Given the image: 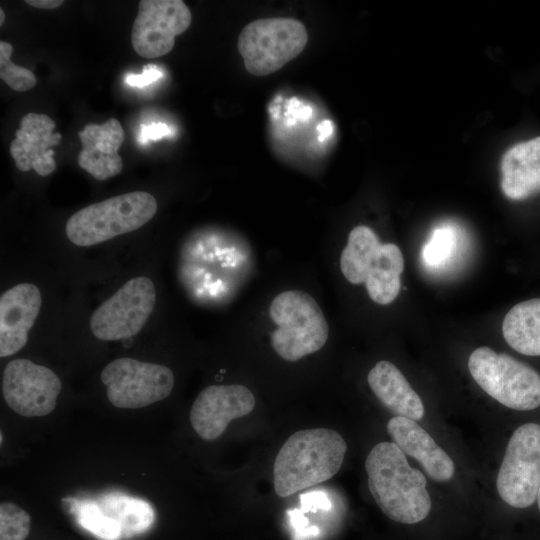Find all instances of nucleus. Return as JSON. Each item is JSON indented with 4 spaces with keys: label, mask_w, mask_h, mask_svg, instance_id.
Returning a JSON list of instances; mask_svg holds the SVG:
<instances>
[{
    "label": "nucleus",
    "mask_w": 540,
    "mask_h": 540,
    "mask_svg": "<svg viewBox=\"0 0 540 540\" xmlns=\"http://www.w3.org/2000/svg\"><path fill=\"white\" fill-rule=\"evenodd\" d=\"M365 469L369 490L388 518L415 524L428 516L432 504L426 478L409 465L396 444H376L367 455Z\"/></svg>",
    "instance_id": "1"
},
{
    "label": "nucleus",
    "mask_w": 540,
    "mask_h": 540,
    "mask_svg": "<svg viewBox=\"0 0 540 540\" xmlns=\"http://www.w3.org/2000/svg\"><path fill=\"white\" fill-rule=\"evenodd\" d=\"M346 450L345 440L332 429L295 432L275 458V493L279 497H288L332 478L341 468Z\"/></svg>",
    "instance_id": "2"
},
{
    "label": "nucleus",
    "mask_w": 540,
    "mask_h": 540,
    "mask_svg": "<svg viewBox=\"0 0 540 540\" xmlns=\"http://www.w3.org/2000/svg\"><path fill=\"white\" fill-rule=\"evenodd\" d=\"M340 269L351 284L365 283L372 301L387 305L399 294L404 258L397 245L381 243L371 228L360 225L349 233Z\"/></svg>",
    "instance_id": "3"
},
{
    "label": "nucleus",
    "mask_w": 540,
    "mask_h": 540,
    "mask_svg": "<svg viewBox=\"0 0 540 540\" xmlns=\"http://www.w3.org/2000/svg\"><path fill=\"white\" fill-rule=\"evenodd\" d=\"M269 316L276 329L271 334L274 351L295 362L319 351L329 336V326L317 301L301 290L284 291L272 300Z\"/></svg>",
    "instance_id": "4"
},
{
    "label": "nucleus",
    "mask_w": 540,
    "mask_h": 540,
    "mask_svg": "<svg viewBox=\"0 0 540 540\" xmlns=\"http://www.w3.org/2000/svg\"><path fill=\"white\" fill-rule=\"evenodd\" d=\"M156 211L157 202L152 194L134 191L75 212L68 219L65 231L73 244L92 246L139 229L153 218Z\"/></svg>",
    "instance_id": "5"
},
{
    "label": "nucleus",
    "mask_w": 540,
    "mask_h": 540,
    "mask_svg": "<svg viewBox=\"0 0 540 540\" xmlns=\"http://www.w3.org/2000/svg\"><path fill=\"white\" fill-rule=\"evenodd\" d=\"M468 368L476 383L502 405L522 411L540 406V374L510 355L479 347L471 353Z\"/></svg>",
    "instance_id": "6"
},
{
    "label": "nucleus",
    "mask_w": 540,
    "mask_h": 540,
    "mask_svg": "<svg viewBox=\"0 0 540 540\" xmlns=\"http://www.w3.org/2000/svg\"><path fill=\"white\" fill-rule=\"evenodd\" d=\"M307 42V30L299 20L265 18L242 29L237 47L245 69L255 76H266L297 57Z\"/></svg>",
    "instance_id": "7"
},
{
    "label": "nucleus",
    "mask_w": 540,
    "mask_h": 540,
    "mask_svg": "<svg viewBox=\"0 0 540 540\" xmlns=\"http://www.w3.org/2000/svg\"><path fill=\"white\" fill-rule=\"evenodd\" d=\"M109 402L118 408L138 409L168 397L174 387L173 372L164 365L118 358L101 372Z\"/></svg>",
    "instance_id": "8"
},
{
    "label": "nucleus",
    "mask_w": 540,
    "mask_h": 540,
    "mask_svg": "<svg viewBox=\"0 0 540 540\" xmlns=\"http://www.w3.org/2000/svg\"><path fill=\"white\" fill-rule=\"evenodd\" d=\"M540 483V425L518 427L506 447L496 487L502 500L514 508H527L537 499Z\"/></svg>",
    "instance_id": "9"
},
{
    "label": "nucleus",
    "mask_w": 540,
    "mask_h": 540,
    "mask_svg": "<svg viewBox=\"0 0 540 540\" xmlns=\"http://www.w3.org/2000/svg\"><path fill=\"white\" fill-rule=\"evenodd\" d=\"M155 302L153 282L144 276L132 278L93 312L90 329L103 341L130 338L144 327Z\"/></svg>",
    "instance_id": "10"
},
{
    "label": "nucleus",
    "mask_w": 540,
    "mask_h": 540,
    "mask_svg": "<svg viewBox=\"0 0 540 540\" xmlns=\"http://www.w3.org/2000/svg\"><path fill=\"white\" fill-rule=\"evenodd\" d=\"M59 377L48 367L28 359L11 360L2 377V394L6 404L24 417L51 413L61 391Z\"/></svg>",
    "instance_id": "11"
},
{
    "label": "nucleus",
    "mask_w": 540,
    "mask_h": 540,
    "mask_svg": "<svg viewBox=\"0 0 540 540\" xmlns=\"http://www.w3.org/2000/svg\"><path fill=\"white\" fill-rule=\"evenodd\" d=\"M192 15L181 0H142L131 31L134 51L144 58H158L174 47L175 37L185 32Z\"/></svg>",
    "instance_id": "12"
},
{
    "label": "nucleus",
    "mask_w": 540,
    "mask_h": 540,
    "mask_svg": "<svg viewBox=\"0 0 540 540\" xmlns=\"http://www.w3.org/2000/svg\"><path fill=\"white\" fill-rule=\"evenodd\" d=\"M254 406L253 393L243 385H211L196 397L190 423L199 437L212 441L223 434L231 420L249 414Z\"/></svg>",
    "instance_id": "13"
},
{
    "label": "nucleus",
    "mask_w": 540,
    "mask_h": 540,
    "mask_svg": "<svg viewBox=\"0 0 540 540\" xmlns=\"http://www.w3.org/2000/svg\"><path fill=\"white\" fill-rule=\"evenodd\" d=\"M56 124L45 114L28 113L20 121L10 154L16 167L23 172L35 170L40 176H48L56 169L54 150L61 141V134L53 132Z\"/></svg>",
    "instance_id": "14"
},
{
    "label": "nucleus",
    "mask_w": 540,
    "mask_h": 540,
    "mask_svg": "<svg viewBox=\"0 0 540 540\" xmlns=\"http://www.w3.org/2000/svg\"><path fill=\"white\" fill-rule=\"evenodd\" d=\"M41 303V293L31 283L15 285L1 295L0 357L13 355L26 345Z\"/></svg>",
    "instance_id": "15"
},
{
    "label": "nucleus",
    "mask_w": 540,
    "mask_h": 540,
    "mask_svg": "<svg viewBox=\"0 0 540 540\" xmlns=\"http://www.w3.org/2000/svg\"><path fill=\"white\" fill-rule=\"evenodd\" d=\"M82 149L78 154L79 166L96 180H106L118 175L123 162L118 153L124 141V130L116 118L103 124H87L78 132Z\"/></svg>",
    "instance_id": "16"
},
{
    "label": "nucleus",
    "mask_w": 540,
    "mask_h": 540,
    "mask_svg": "<svg viewBox=\"0 0 540 540\" xmlns=\"http://www.w3.org/2000/svg\"><path fill=\"white\" fill-rule=\"evenodd\" d=\"M387 431L393 443L414 458L430 478L446 482L453 477L452 459L416 421L394 416L387 423Z\"/></svg>",
    "instance_id": "17"
},
{
    "label": "nucleus",
    "mask_w": 540,
    "mask_h": 540,
    "mask_svg": "<svg viewBox=\"0 0 540 540\" xmlns=\"http://www.w3.org/2000/svg\"><path fill=\"white\" fill-rule=\"evenodd\" d=\"M501 189L512 200L540 191V137L509 148L501 161Z\"/></svg>",
    "instance_id": "18"
},
{
    "label": "nucleus",
    "mask_w": 540,
    "mask_h": 540,
    "mask_svg": "<svg viewBox=\"0 0 540 540\" xmlns=\"http://www.w3.org/2000/svg\"><path fill=\"white\" fill-rule=\"evenodd\" d=\"M367 382L379 401L396 416L414 421L423 418L425 410L421 398L393 363L377 362L369 371Z\"/></svg>",
    "instance_id": "19"
},
{
    "label": "nucleus",
    "mask_w": 540,
    "mask_h": 540,
    "mask_svg": "<svg viewBox=\"0 0 540 540\" xmlns=\"http://www.w3.org/2000/svg\"><path fill=\"white\" fill-rule=\"evenodd\" d=\"M505 341L517 352L540 356V298L513 306L502 323Z\"/></svg>",
    "instance_id": "20"
},
{
    "label": "nucleus",
    "mask_w": 540,
    "mask_h": 540,
    "mask_svg": "<svg viewBox=\"0 0 540 540\" xmlns=\"http://www.w3.org/2000/svg\"><path fill=\"white\" fill-rule=\"evenodd\" d=\"M102 511L120 525L122 535L141 533L154 520L153 509L147 502L127 497L107 498Z\"/></svg>",
    "instance_id": "21"
},
{
    "label": "nucleus",
    "mask_w": 540,
    "mask_h": 540,
    "mask_svg": "<svg viewBox=\"0 0 540 540\" xmlns=\"http://www.w3.org/2000/svg\"><path fill=\"white\" fill-rule=\"evenodd\" d=\"M456 245L457 233L454 227L449 225L437 227L422 248V261L427 267L438 269L451 259Z\"/></svg>",
    "instance_id": "22"
},
{
    "label": "nucleus",
    "mask_w": 540,
    "mask_h": 540,
    "mask_svg": "<svg viewBox=\"0 0 540 540\" xmlns=\"http://www.w3.org/2000/svg\"><path fill=\"white\" fill-rule=\"evenodd\" d=\"M12 51L13 47L10 43L0 42V78L15 91H28L36 85V76L28 68L12 62Z\"/></svg>",
    "instance_id": "23"
},
{
    "label": "nucleus",
    "mask_w": 540,
    "mask_h": 540,
    "mask_svg": "<svg viewBox=\"0 0 540 540\" xmlns=\"http://www.w3.org/2000/svg\"><path fill=\"white\" fill-rule=\"evenodd\" d=\"M31 517L12 502L0 505V540H25L30 532Z\"/></svg>",
    "instance_id": "24"
},
{
    "label": "nucleus",
    "mask_w": 540,
    "mask_h": 540,
    "mask_svg": "<svg viewBox=\"0 0 540 540\" xmlns=\"http://www.w3.org/2000/svg\"><path fill=\"white\" fill-rule=\"evenodd\" d=\"M77 520L86 530L104 540H117L122 535L120 525L95 504L83 505L77 512Z\"/></svg>",
    "instance_id": "25"
},
{
    "label": "nucleus",
    "mask_w": 540,
    "mask_h": 540,
    "mask_svg": "<svg viewBox=\"0 0 540 540\" xmlns=\"http://www.w3.org/2000/svg\"><path fill=\"white\" fill-rule=\"evenodd\" d=\"M163 76L162 70L154 64H148L143 67L141 74H129L125 78V82L133 87L147 86Z\"/></svg>",
    "instance_id": "26"
},
{
    "label": "nucleus",
    "mask_w": 540,
    "mask_h": 540,
    "mask_svg": "<svg viewBox=\"0 0 540 540\" xmlns=\"http://www.w3.org/2000/svg\"><path fill=\"white\" fill-rule=\"evenodd\" d=\"M171 128L162 122L142 124L139 130L138 141L145 145L149 141L161 139L163 137L171 135Z\"/></svg>",
    "instance_id": "27"
},
{
    "label": "nucleus",
    "mask_w": 540,
    "mask_h": 540,
    "mask_svg": "<svg viewBox=\"0 0 540 540\" xmlns=\"http://www.w3.org/2000/svg\"><path fill=\"white\" fill-rule=\"evenodd\" d=\"M302 506L305 510L324 509L329 510L331 503L325 493L314 491L300 496Z\"/></svg>",
    "instance_id": "28"
},
{
    "label": "nucleus",
    "mask_w": 540,
    "mask_h": 540,
    "mask_svg": "<svg viewBox=\"0 0 540 540\" xmlns=\"http://www.w3.org/2000/svg\"><path fill=\"white\" fill-rule=\"evenodd\" d=\"M26 4L40 9H55L60 7L64 1L62 0H26Z\"/></svg>",
    "instance_id": "29"
},
{
    "label": "nucleus",
    "mask_w": 540,
    "mask_h": 540,
    "mask_svg": "<svg viewBox=\"0 0 540 540\" xmlns=\"http://www.w3.org/2000/svg\"><path fill=\"white\" fill-rule=\"evenodd\" d=\"M319 130L321 132L320 139H322L324 136L325 137L328 136L332 132L331 122L329 121L322 122L321 125L319 126Z\"/></svg>",
    "instance_id": "30"
},
{
    "label": "nucleus",
    "mask_w": 540,
    "mask_h": 540,
    "mask_svg": "<svg viewBox=\"0 0 540 540\" xmlns=\"http://www.w3.org/2000/svg\"><path fill=\"white\" fill-rule=\"evenodd\" d=\"M5 14L2 8H0V25L2 26L4 23Z\"/></svg>",
    "instance_id": "31"
},
{
    "label": "nucleus",
    "mask_w": 540,
    "mask_h": 540,
    "mask_svg": "<svg viewBox=\"0 0 540 540\" xmlns=\"http://www.w3.org/2000/svg\"><path fill=\"white\" fill-rule=\"evenodd\" d=\"M537 503H538V507H539V510H540V483H539V487H538V492H537Z\"/></svg>",
    "instance_id": "32"
}]
</instances>
